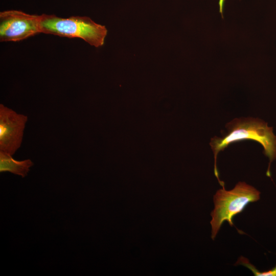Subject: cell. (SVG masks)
Returning a JSON list of instances; mask_svg holds the SVG:
<instances>
[{"label":"cell","instance_id":"6da1fadb","mask_svg":"<svg viewBox=\"0 0 276 276\" xmlns=\"http://www.w3.org/2000/svg\"><path fill=\"white\" fill-rule=\"evenodd\" d=\"M225 127L227 133L221 137L212 138L210 143L214 153V174L220 186H224L225 183L218 176L217 155L231 144L243 140H254L262 145L264 154L269 159L266 175L271 177L270 165L276 158V135L273 132L272 127L268 126L267 123L259 118L250 117L235 118L227 123Z\"/></svg>","mask_w":276,"mask_h":276},{"label":"cell","instance_id":"7a4b0ae2","mask_svg":"<svg viewBox=\"0 0 276 276\" xmlns=\"http://www.w3.org/2000/svg\"><path fill=\"white\" fill-rule=\"evenodd\" d=\"M40 33L68 38H79L99 48L103 45L107 30L87 16L68 18L54 14H41Z\"/></svg>","mask_w":276,"mask_h":276},{"label":"cell","instance_id":"3957f363","mask_svg":"<svg viewBox=\"0 0 276 276\" xmlns=\"http://www.w3.org/2000/svg\"><path fill=\"white\" fill-rule=\"evenodd\" d=\"M260 198V191L245 182H238L229 191L224 187L219 189L213 197L214 209L211 214L212 239H215L224 221L233 226L234 217L241 213L249 203L257 201Z\"/></svg>","mask_w":276,"mask_h":276},{"label":"cell","instance_id":"277c9868","mask_svg":"<svg viewBox=\"0 0 276 276\" xmlns=\"http://www.w3.org/2000/svg\"><path fill=\"white\" fill-rule=\"evenodd\" d=\"M41 15L15 10L0 12V41H19L40 33Z\"/></svg>","mask_w":276,"mask_h":276},{"label":"cell","instance_id":"5b68a950","mask_svg":"<svg viewBox=\"0 0 276 276\" xmlns=\"http://www.w3.org/2000/svg\"><path fill=\"white\" fill-rule=\"evenodd\" d=\"M27 116L0 104V151L13 155L21 146Z\"/></svg>","mask_w":276,"mask_h":276},{"label":"cell","instance_id":"8992f818","mask_svg":"<svg viewBox=\"0 0 276 276\" xmlns=\"http://www.w3.org/2000/svg\"><path fill=\"white\" fill-rule=\"evenodd\" d=\"M33 165L34 163L30 159L16 160L11 154L0 151L1 173L9 172L25 177L29 172L30 168Z\"/></svg>","mask_w":276,"mask_h":276},{"label":"cell","instance_id":"52a82bcc","mask_svg":"<svg viewBox=\"0 0 276 276\" xmlns=\"http://www.w3.org/2000/svg\"><path fill=\"white\" fill-rule=\"evenodd\" d=\"M236 264L242 265L250 269L254 274V275L256 276H276V265L274 267L268 271L261 272L257 269L255 266L252 265L247 258L242 256L238 259L235 265Z\"/></svg>","mask_w":276,"mask_h":276},{"label":"cell","instance_id":"ba28073f","mask_svg":"<svg viewBox=\"0 0 276 276\" xmlns=\"http://www.w3.org/2000/svg\"><path fill=\"white\" fill-rule=\"evenodd\" d=\"M225 1V0H219V5H220V8L221 10H222V5H223V3Z\"/></svg>","mask_w":276,"mask_h":276}]
</instances>
